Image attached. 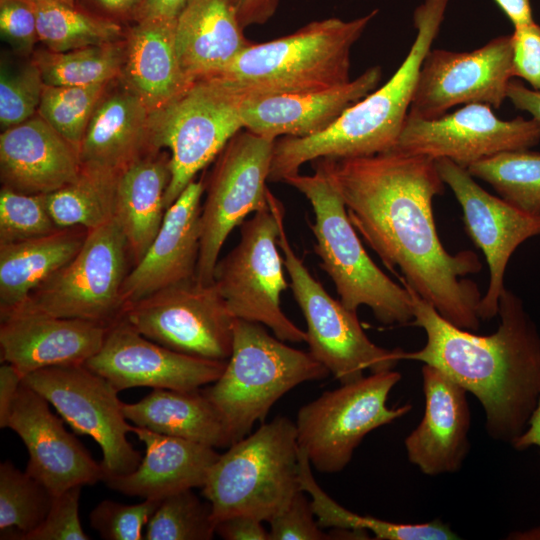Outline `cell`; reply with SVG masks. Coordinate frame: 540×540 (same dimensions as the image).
<instances>
[{
    "label": "cell",
    "mask_w": 540,
    "mask_h": 540,
    "mask_svg": "<svg viewBox=\"0 0 540 540\" xmlns=\"http://www.w3.org/2000/svg\"><path fill=\"white\" fill-rule=\"evenodd\" d=\"M55 496L9 461L0 464L1 539L21 540L46 518Z\"/></svg>",
    "instance_id": "74e56055"
},
{
    "label": "cell",
    "mask_w": 540,
    "mask_h": 540,
    "mask_svg": "<svg viewBox=\"0 0 540 540\" xmlns=\"http://www.w3.org/2000/svg\"><path fill=\"white\" fill-rule=\"evenodd\" d=\"M23 377L14 366L4 363L0 367V427L7 428L11 408Z\"/></svg>",
    "instance_id": "681fc988"
},
{
    "label": "cell",
    "mask_w": 540,
    "mask_h": 540,
    "mask_svg": "<svg viewBox=\"0 0 540 540\" xmlns=\"http://www.w3.org/2000/svg\"><path fill=\"white\" fill-rule=\"evenodd\" d=\"M49 402L22 382L7 428L24 442L29 454L26 472L55 497L74 486L104 481L101 463L69 433Z\"/></svg>",
    "instance_id": "ffe728a7"
},
{
    "label": "cell",
    "mask_w": 540,
    "mask_h": 540,
    "mask_svg": "<svg viewBox=\"0 0 540 540\" xmlns=\"http://www.w3.org/2000/svg\"><path fill=\"white\" fill-rule=\"evenodd\" d=\"M467 171L516 208L540 215V153L529 149L501 152L471 164Z\"/></svg>",
    "instance_id": "8d00e7d4"
},
{
    "label": "cell",
    "mask_w": 540,
    "mask_h": 540,
    "mask_svg": "<svg viewBox=\"0 0 540 540\" xmlns=\"http://www.w3.org/2000/svg\"><path fill=\"white\" fill-rule=\"evenodd\" d=\"M270 540H327L332 539L317 522L306 492L299 491L290 504L270 521Z\"/></svg>",
    "instance_id": "f6af8a7d"
},
{
    "label": "cell",
    "mask_w": 540,
    "mask_h": 540,
    "mask_svg": "<svg viewBox=\"0 0 540 540\" xmlns=\"http://www.w3.org/2000/svg\"><path fill=\"white\" fill-rule=\"evenodd\" d=\"M83 486H74L56 496L44 521L21 540H88L79 518Z\"/></svg>",
    "instance_id": "ee69618b"
},
{
    "label": "cell",
    "mask_w": 540,
    "mask_h": 540,
    "mask_svg": "<svg viewBox=\"0 0 540 540\" xmlns=\"http://www.w3.org/2000/svg\"><path fill=\"white\" fill-rule=\"evenodd\" d=\"M243 97L218 76L192 82L182 93L149 115L153 150H170L168 209L195 175L244 129Z\"/></svg>",
    "instance_id": "ba28073f"
},
{
    "label": "cell",
    "mask_w": 540,
    "mask_h": 540,
    "mask_svg": "<svg viewBox=\"0 0 540 540\" xmlns=\"http://www.w3.org/2000/svg\"><path fill=\"white\" fill-rule=\"evenodd\" d=\"M262 523L251 516L235 515L217 522L215 532L226 540H270Z\"/></svg>",
    "instance_id": "c3c4849f"
},
{
    "label": "cell",
    "mask_w": 540,
    "mask_h": 540,
    "mask_svg": "<svg viewBox=\"0 0 540 540\" xmlns=\"http://www.w3.org/2000/svg\"><path fill=\"white\" fill-rule=\"evenodd\" d=\"M507 98L517 109L528 112L540 124V91L531 90L522 82L511 79L507 88Z\"/></svg>",
    "instance_id": "816d5d0a"
},
{
    "label": "cell",
    "mask_w": 540,
    "mask_h": 540,
    "mask_svg": "<svg viewBox=\"0 0 540 540\" xmlns=\"http://www.w3.org/2000/svg\"><path fill=\"white\" fill-rule=\"evenodd\" d=\"M44 86L41 72L33 60L16 68L1 65L0 125L2 131L37 114Z\"/></svg>",
    "instance_id": "b9f144b4"
},
{
    "label": "cell",
    "mask_w": 540,
    "mask_h": 540,
    "mask_svg": "<svg viewBox=\"0 0 540 540\" xmlns=\"http://www.w3.org/2000/svg\"><path fill=\"white\" fill-rule=\"evenodd\" d=\"M123 412L134 426L159 434L212 448L232 445L222 417L201 389L156 388L138 402L123 403Z\"/></svg>",
    "instance_id": "4dcf8cb0"
},
{
    "label": "cell",
    "mask_w": 540,
    "mask_h": 540,
    "mask_svg": "<svg viewBox=\"0 0 540 540\" xmlns=\"http://www.w3.org/2000/svg\"><path fill=\"white\" fill-rule=\"evenodd\" d=\"M41 1L56 2V3L68 5V6H71V7L76 6V0H41Z\"/></svg>",
    "instance_id": "680465c9"
},
{
    "label": "cell",
    "mask_w": 540,
    "mask_h": 540,
    "mask_svg": "<svg viewBox=\"0 0 540 540\" xmlns=\"http://www.w3.org/2000/svg\"><path fill=\"white\" fill-rule=\"evenodd\" d=\"M95 4L114 17L130 14L137 16L145 0H93Z\"/></svg>",
    "instance_id": "9f6ffc18"
},
{
    "label": "cell",
    "mask_w": 540,
    "mask_h": 540,
    "mask_svg": "<svg viewBox=\"0 0 540 540\" xmlns=\"http://www.w3.org/2000/svg\"><path fill=\"white\" fill-rule=\"evenodd\" d=\"M176 20H137L125 37L121 81L154 111L191 83L185 77L175 45Z\"/></svg>",
    "instance_id": "f1b7e54d"
},
{
    "label": "cell",
    "mask_w": 540,
    "mask_h": 540,
    "mask_svg": "<svg viewBox=\"0 0 540 540\" xmlns=\"http://www.w3.org/2000/svg\"><path fill=\"white\" fill-rule=\"evenodd\" d=\"M188 0H145L136 19L176 20Z\"/></svg>",
    "instance_id": "f5cc1de1"
},
{
    "label": "cell",
    "mask_w": 540,
    "mask_h": 540,
    "mask_svg": "<svg viewBox=\"0 0 540 540\" xmlns=\"http://www.w3.org/2000/svg\"><path fill=\"white\" fill-rule=\"evenodd\" d=\"M512 74L540 91V25L535 22L514 28Z\"/></svg>",
    "instance_id": "7dc6e473"
},
{
    "label": "cell",
    "mask_w": 540,
    "mask_h": 540,
    "mask_svg": "<svg viewBox=\"0 0 540 540\" xmlns=\"http://www.w3.org/2000/svg\"><path fill=\"white\" fill-rule=\"evenodd\" d=\"M201 489L215 525L235 515L269 522L302 490L295 423L278 416L233 443L210 467Z\"/></svg>",
    "instance_id": "52a82bcc"
},
{
    "label": "cell",
    "mask_w": 540,
    "mask_h": 540,
    "mask_svg": "<svg viewBox=\"0 0 540 540\" xmlns=\"http://www.w3.org/2000/svg\"><path fill=\"white\" fill-rule=\"evenodd\" d=\"M110 83L92 114L79 155L82 166L119 173L153 151L150 110L122 81L112 90Z\"/></svg>",
    "instance_id": "83f0119b"
},
{
    "label": "cell",
    "mask_w": 540,
    "mask_h": 540,
    "mask_svg": "<svg viewBox=\"0 0 540 540\" xmlns=\"http://www.w3.org/2000/svg\"><path fill=\"white\" fill-rule=\"evenodd\" d=\"M118 174L82 166L73 181L46 194L47 208L57 227L91 230L114 219Z\"/></svg>",
    "instance_id": "836d02e7"
},
{
    "label": "cell",
    "mask_w": 540,
    "mask_h": 540,
    "mask_svg": "<svg viewBox=\"0 0 540 540\" xmlns=\"http://www.w3.org/2000/svg\"><path fill=\"white\" fill-rule=\"evenodd\" d=\"M121 316L140 334L174 351L227 361L236 318L215 283L196 277L124 306Z\"/></svg>",
    "instance_id": "5bb4252c"
},
{
    "label": "cell",
    "mask_w": 540,
    "mask_h": 540,
    "mask_svg": "<svg viewBox=\"0 0 540 540\" xmlns=\"http://www.w3.org/2000/svg\"><path fill=\"white\" fill-rule=\"evenodd\" d=\"M274 139L246 129L233 136L218 155L201 209L200 251L196 279L214 282L225 240L250 213L268 206V181Z\"/></svg>",
    "instance_id": "7c38bea8"
},
{
    "label": "cell",
    "mask_w": 540,
    "mask_h": 540,
    "mask_svg": "<svg viewBox=\"0 0 540 540\" xmlns=\"http://www.w3.org/2000/svg\"><path fill=\"white\" fill-rule=\"evenodd\" d=\"M130 255L115 221L88 230L75 257L31 293L27 304L52 315L110 325L123 311Z\"/></svg>",
    "instance_id": "9a60e30c"
},
{
    "label": "cell",
    "mask_w": 540,
    "mask_h": 540,
    "mask_svg": "<svg viewBox=\"0 0 540 540\" xmlns=\"http://www.w3.org/2000/svg\"><path fill=\"white\" fill-rule=\"evenodd\" d=\"M307 455L299 449V476L303 491L321 528L372 533L377 540H454L458 535L439 519L426 523H394L354 513L332 499L315 481Z\"/></svg>",
    "instance_id": "d6a6232c"
},
{
    "label": "cell",
    "mask_w": 540,
    "mask_h": 540,
    "mask_svg": "<svg viewBox=\"0 0 540 540\" xmlns=\"http://www.w3.org/2000/svg\"><path fill=\"white\" fill-rule=\"evenodd\" d=\"M400 380L394 369L370 373L300 407L297 442L311 465L321 473L342 471L367 434L407 414L410 404L387 406L389 393Z\"/></svg>",
    "instance_id": "30bf717a"
},
{
    "label": "cell",
    "mask_w": 540,
    "mask_h": 540,
    "mask_svg": "<svg viewBox=\"0 0 540 540\" xmlns=\"http://www.w3.org/2000/svg\"><path fill=\"white\" fill-rule=\"evenodd\" d=\"M512 36L493 38L466 52L429 50L418 76L409 116L434 119L456 105L500 108L512 79Z\"/></svg>",
    "instance_id": "e0dca14e"
},
{
    "label": "cell",
    "mask_w": 540,
    "mask_h": 540,
    "mask_svg": "<svg viewBox=\"0 0 540 540\" xmlns=\"http://www.w3.org/2000/svg\"><path fill=\"white\" fill-rule=\"evenodd\" d=\"M203 192V181L193 180L166 210L154 240L125 277L121 291L124 306L196 277Z\"/></svg>",
    "instance_id": "603a6c76"
},
{
    "label": "cell",
    "mask_w": 540,
    "mask_h": 540,
    "mask_svg": "<svg viewBox=\"0 0 540 540\" xmlns=\"http://www.w3.org/2000/svg\"><path fill=\"white\" fill-rule=\"evenodd\" d=\"M435 163L444 184L462 208L465 232L488 264L490 278L478 305V315L481 321L491 320L498 315L509 259L523 242L540 235V215L526 213L490 194L466 168L447 158L436 159Z\"/></svg>",
    "instance_id": "ac0fdd59"
},
{
    "label": "cell",
    "mask_w": 540,
    "mask_h": 540,
    "mask_svg": "<svg viewBox=\"0 0 540 540\" xmlns=\"http://www.w3.org/2000/svg\"><path fill=\"white\" fill-rule=\"evenodd\" d=\"M243 30L234 0H188L175 30L176 52L187 80L219 75L252 43Z\"/></svg>",
    "instance_id": "4316f807"
},
{
    "label": "cell",
    "mask_w": 540,
    "mask_h": 540,
    "mask_svg": "<svg viewBox=\"0 0 540 540\" xmlns=\"http://www.w3.org/2000/svg\"><path fill=\"white\" fill-rule=\"evenodd\" d=\"M132 433L145 445L140 464L127 475L104 481L129 496L162 500L185 489L202 488L220 455L215 448L134 425Z\"/></svg>",
    "instance_id": "484cf974"
},
{
    "label": "cell",
    "mask_w": 540,
    "mask_h": 540,
    "mask_svg": "<svg viewBox=\"0 0 540 540\" xmlns=\"http://www.w3.org/2000/svg\"><path fill=\"white\" fill-rule=\"evenodd\" d=\"M329 374L310 352L271 336L260 323L236 318L227 365L201 391L219 412L233 444L250 434L256 422H263L291 389Z\"/></svg>",
    "instance_id": "5b68a950"
},
{
    "label": "cell",
    "mask_w": 540,
    "mask_h": 540,
    "mask_svg": "<svg viewBox=\"0 0 540 540\" xmlns=\"http://www.w3.org/2000/svg\"><path fill=\"white\" fill-rule=\"evenodd\" d=\"M170 179V155L160 150L148 152L118 174L114 219L134 264L146 253L161 227Z\"/></svg>",
    "instance_id": "f546056e"
},
{
    "label": "cell",
    "mask_w": 540,
    "mask_h": 540,
    "mask_svg": "<svg viewBox=\"0 0 540 540\" xmlns=\"http://www.w3.org/2000/svg\"><path fill=\"white\" fill-rule=\"evenodd\" d=\"M401 284L411 296V324L426 334L425 345L404 351L403 360L434 366L473 394L484 410L487 434L511 445L526 429L540 398V334L522 300L505 288L497 330L478 335L448 322Z\"/></svg>",
    "instance_id": "7a4b0ae2"
},
{
    "label": "cell",
    "mask_w": 540,
    "mask_h": 540,
    "mask_svg": "<svg viewBox=\"0 0 540 540\" xmlns=\"http://www.w3.org/2000/svg\"><path fill=\"white\" fill-rule=\"evenodd\" d=\"M45 195L1 188L0 245L45 236L60 229L48 211Z\"/></svg>",
    "instance_id": "60d3db41"
},
{
    "label": "cell",
    "mask_w": 540,
    "mask_h": 540,
    "mask_svg": "<svg viewBox=\"0 0 540 540\" xmlns=\"http://www.w3.org/2000/svg\"><path fill=\"white\" fill-rule=\"evenodd\" d=\"M278 245L290 278L293 296L306 322L309 352L341 383L370 373L393 370L403 360L401 348L386 349L373 343L363 331L357 312L332 298L310 274L292 249L280 223Z\"/></svg>",
    "instance_id": "8fae6325"
},
{
    "label": "cell",
    "mask_w": 540,
    "mask_h": 540,
    "mask_svg": "<svg viewBox=\"0 0 540 540\" xmlns=\"http://www.w3.org/2000/svg\"><path fill=\"white\" fill-rule=\"evenodd\" d=\"M125 40L64 52L36 51L37 64L45 85L90 86L109 83L121 75Z\"/></svg>",
    "instance_id": "d590c367"
},
{
    "label": "cell",
    "mask_w": 540,
    "mask_h": 540,
    "mask_svg": "<svg viewBox=\"0 0 540 540\" xmlns=\"http://www.w3.org/2000/svg\"><path fill=\"white\" fill-rule=\"evenodd\" d=\"M268 206L241 224L239 243L214 271V283L232 316L268 327L282 341L306 342V332L282 311L280 295L289 286L278 252L282 203L270 192Z\"/></svg>",
    "instance_id": "9c48e42d"
},
{
    "label": "cell",
    "mask_w": 540,
    "mask_h": 540,
    "mask_svg": "<svg viewBox=\"0 0 540 540\" xmlns=\"http://www.w3.org/2000/svg\"><path fill=\"white\" fill-rule=\"evenodd\" d=\"M511 446L518 451H523L533 446L540 449V398L531 414L526 429L513 441Z\"/></svg>",
    "instance_id": "11a10c76"
},
{
    "label": "cell",
    "mask_w": 540,
    "mask_h": 540,
    "mask_svg": "<svg viewBox=\"0 0 540 540\" xmlns=\"http://www.w3.org/2000/svg\"><path fill=\"white\" fill-rule=\"evenodd\" d=\"M30 1L36 14L38 39L48 50L64 52L123 38L122 27L108 17L85 13L76 6Z\"/></svg>",
    "instance_id": "e575fe53"
},
{
    "label": "cell",
    "mask_w": 540,
    "mask_h": 540,
    "mask_svg": "<svg viewBox=\"0 0 540 540\" xmlns=\"http://www.w3.org/2000/svg\"><path fill=\"white\" fill-rule=\"evenodd\" d=\"M88 230L62 228L51 234L0 245V311L27 301L33 291L69 263Z\"/></svg>",
    "instance_id": "1f68e13d"
},
{
    "label": "cell",
    "mask_w": 540,
    "mask_h": 540,
    "mask_svg": "<svg viewBox=\"0 0 540 540\" xmlns=\"http://www.w3.org/2000/svg\"><path fill=\"white\" fill-rule=\"evenodd\" d=\"M378 10L331 17L263 43H251L219 75L243 98L332 88L350 79L351 50Z\"/></svg>",
    "instance_id": "277c9868"
},
{
    "label": "cell",
    "mask_w": 540,
    "mask_h": 540,
    "mask_svg": "<svg viewBox=\"0 0 540 540\" xmlns=\"http://www.w3.org/2000/svg\"><path fill=\"white\" fill-rule=\"evenodd\" d=\"M514 28L534 22L530 0H493Z\"/></svg>",
    "instance_id": "db71d44e"
},
{
    "label": "cell",
    "mask_w": 540,
    "mask_h": 540,
    "mask_svg": "<svg viewBox=\"0 0 540 540\" xmlns=\"http://www.w3.org/2000/svg\"><path fill=\"white\" fill-rule=\"evenodd\" d=\"M423 417L405 438L408 460L425 475L459 471L470 450L467 391L438 368L423 364Z\"/></svg>",
    "instance_id": "7402d4cb"
},
{
    "label": "cell",
    "mask_w": 540,
    "mask_h": 540,
    "mask_svg": "<svg viewBox=\"0 0 540 540\" xmlns=\"http://www.w3.org/2000/svg\"><path fill=\"white\" fill-rule=\"evenodd\" d=\"M449 0H425L414 11L415 40L381 87L346 109L328 128L303 138L276 139L268 181L283 182L318 159H347L390 151L407 119L422 62L431 49Z\"/></svg>",
    "instance_id": "3957f363"
},
{
    "label": "cell",
    "mask_w": 540,
    "mask_h": 540,
    "mask_svg": "<svg viewBox=\"0 0 540 540\" xmlns=\"http://www.w3.org/2000/svg\"><path fill=\"white\" fill-rule=\"evenodd\" d=\"M381 77V68L374 66L346 84L324 90L243 98L244 129L274 140L318 134L378 88Z\"/></svg>",
    "instance_id": "cb8c5ba5"
},
{
    "label": "cell",
    "mask_w": 540,
    "mask_h": 540,
    "mask_svg": "<svg viewBox=\"0 0 540 540\" xmlns=\"http://www.w3.org/2000/svg\"><path fill=\"white\" fill-rule=\"evenodd\" d=\"M312 175L295 174L283 182L310 202L314 249L321 268L335 285L340 302L349 310L365 305L385 325H407L413 320L412 300L369 257L352 225L345 203L326 173L314 164Z\"/></svg>",
    "instance_id": "8992f818"
},
{
    "label": "cell",
    "mask_w": 540,
    "mask_h": 540,
    "mask_svg": "<svg viewBox=\"0 0 540 540\" xmlns=\"http://www.w3.org/2000/svg\"><path fill=\"white\" fill-rule=\"evenodd\" d=\"M540 141L535 119H499L491 106L464 105L451 114L434 119L407 116L395 146L390 151L434 160L447 158L468 168L501 152L529 149Z\"/></svg>",
    "instance_id": "2e32d148"
},
{
    "label": "cell",
    "mask_w": 540,
    "mask_h": 540,
    "mask_svg": "<svg viewBox=\"0 0 540 540\" xmlns=\"http://www.w3.org/2000/svg\"><path fill=\"white\" fill-rule=\"evenodd\" d=\"M23 383L41 394L78 434L102 450L104 481L133 472L142 456L127 439L133 431L117 389L85 364L58 365L26 375Z\"/></svg>",
    "instance_id": "4fadbf2b"
},
{
    "label": "cell",
    "mask_w": 540,
    "mask_h": 540,
    "mask_svg": "<svg viewBox=\"0 0 540 540\" xmlns=\"http://www.w3.org/2000/svg\"><path fill=\"white\" fill-rule=\"evenodd\" d=\"M341 195L349 219L387 269L453 325L476 332L482 295L466 279L481 271L478 256L449 253L440 241L433 199L444 192L435 160L387 151L313 161Z\"/></svg>",
    "instance_id": "6da1fadb"
},
{
    "label": "cell",
    "mask_w": 540,
    "mask_h": 540,
    "mask_svg": "<svg viewBox=\"0 0 540 540\" xmlns=\"http://www.w3.org/2000/svg\"><path fill=\"white\" fill-rule=\"evenodd\" d=\"M79 151L41 116L2 131V187L25 194H49L81 171Z\"/></svg>",
    "instance_id": "d4e9b609"
},
{
    "label": "cell",
    "mask_w": 540,
    "mask_h": 540,
    "mask_svg": "<svg viewBox=\"0 0 540 540\" xmlns=\"http://www.w3.org/2000/svg\"><path fill=\"white\" fill-rule=\"evenodd\" d=\"M211 504L192 489L163 498L147 523L146 540H210L216 534Z\"/></svg>",
    "instance_id": "f35d334b"
},
{
    "label": "cell",
    "mask_w": 540,
    "mask_h": 540,
    "mask_svg": "<svg viewBox=\"0 0 540 540\" xmlns=\"http://www.w3.org/2000/svg\"><path fill=\"white\" fill-rule=\"evenodd\" d=\"M507 539L512 540H540V526L532 527L522 531L510 533Z\"/></svg>",
    "instance_id": "6f0895ef"
},
{
    "label": "cell",
    "mask_w": 540,
    "mask_h": 540,
    "mask_svg": "<svg viewBox=\"0 0 540 540\" xmlns=\"http://www.w3.org/2000/svg\"><path fill=\"white\" fill-rule=\"evenodd\" d=\"M160 499H143L137 504L101 501L90 513V525L106 540L144 539L142 529L147 525Z\"/></svg>",
    "instance_id": "7bdbcfd3"
},
{
    "label": "cell",
    "mask_w": 540,
    "mask_h": 540,
    "mask_svg": "<svg viewBox=\"0 0 540 540\" xmlns=\"http://www.w3.org/2000/svg\"><path fill=\"white\" fill-rule=\"evenodd\" d=\"M2 38L18 53L28 55L38 39L37 20L30 0H0Z\"/></svg>",
    "instance_id": "bcb514c9"
},
{
    "label": "cell",
    "mask_w": 540,
    "mask_h": 540,
    "mask_svg": "<svg viewBox=\"0 0 540 540\" xmlns=\"http://www.w3.org/2000/svg\"><path fill=\"white\" fill-rule=\"evenodd\" d=\"M243 29L266 23L275 14L280 0H234Z\"/></svg>",
    "instance_id": "f907efd6"
},
{
    "label": "cell",
    "mask_w": 540,
    "mask_h": 540,
    "mask_svg": "<svg viewBox=\"0 0 540 540\" xmlns=\"http://www.w3.org/2000/svg\"><path fill=\"white\" fill-rule=\"evenodd\" d=\"M109 83L45 85L37 114L80 151L89 121Z\"/></svg>",
    "instance_id": "ab89813d"
},
{
    "label": "cell",
    "mask_w": 540,
    "mask_h": 540,
    "mask_svg": "<svg viewBox=\"0 0 540 540\" xmlns=\"http://www.w3.org/2000/svg\"><path fill=\"white\" fill-rule=\"evenodd\" d=\"M0 315L1 358L23 378L51 366L85 364L100 350L109 326L58 317L27 304Z\"/></svg>",
    "instance_id": "44dd1931"
},
{
    "label": "cell",
    "mask_w": 540,
    "mask_h": 540,
    "mask_svg": "<svg viewBox=\"0 0 540 540\" xmlns=\"http://www.w3.org/2000/svg\"><path fill=\"white\" fill-rule=\"evenodd\" d=\"M227 361L191 356L158 344L122 316L108 326L100 350L85 366L117 391L133 387L199 390L216 381Z\"/></svg>",
    "instance_id": "d6986e66"
}]
</instances>
